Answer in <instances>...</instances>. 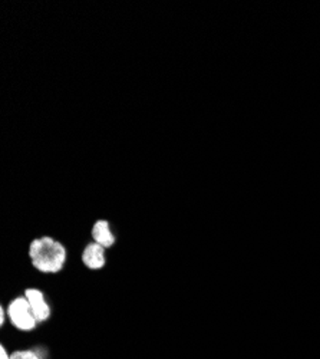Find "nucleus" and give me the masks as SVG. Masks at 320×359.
<instances>
[{
  "label": "nucleus",
  "mask_w": 320,
  "mask_h": 359,
  "mask_svg": "<svg viewBox=\"0 0 320 359\" xmlns=\"http://www.w3.org/2000/svg\"><path fill=\"white\" fill-rule=\"evenodd\" d=\"M29 259L36 271L53 275L61 272L67 264V248L50 236L38 237L29 245Z\"/></svg>",
  "instance_id": "1"
},
{
  "label": "nucleus",
  "mask_w": 320,
  "mask_h": 359,
  "mask_svg": "<svg viewBox=\"0 0 320 359\" xmlns=\"http://www.w3.org/2000/svg\"><path fill=\"white\" fill-rule=\"evenodd\" d=\"M11 323L22 332H31L39 323L26 296H18L9 302L6 309Z\"/></svg>",
  "instance_id": "2"
},
{
  "label": "nucleus",
  "mask_w": 320,
  "mask_h": 359,
  "mask_svg": "<svg viewBox=\"0 0 320 359\" xmlns=\"http://www.w3.org/2000/svg\"><path fill=\"white\" fill-rule=\"evenodd\" d=\"M25 296L34 309L36 320L39 323L46 322L50 318V306L46 301L43 292L36 287H29V289H26Z\"/></svg>",
  "instance_id": "3"
},
{
  "label": "nucleus",
  "mask_w": 320,
  "mask_h": 359,
  "mask_svg": "<svg viewBox=\"0 0 320 359\" xmlns=\"http://www.w3.org/2000/svg\"><path fill=\"white\" fill-rule=\"evenodd\" d=\"M82 262L91 271H99L106 263L105 248L95 242L90 243L82 252Z\"/></svg>",
  "instance_id": "4"
},
{
  "label": "nucleus",
  "mask_w": 320,
  "mask_h": 359,
  "mask_svg": "<svg viewBox=\"0 0 320 359\" xmlns=\"http://www.w3.org/2000/svg\"><path fill=\"white\" fill-rule=\"evenodd\" d=\"M92 238L94 242L104 246L105 249L112 248L115 245V236L109 227L106 220H98L92 227Z\"/></svg>",
  "instance_id": "5"
},
{
  "label": "nucleus",
  "mask_w": 320,
  "mask_h": 359,
  "mask_svg": "<svg viewBox=\"0 0 320 359\" xmlns=\"http://www.w3.org/2000/svg\"><path fill=\"white\" fill-rule=\"evenodd\" d=\"M11 359H42V358L36 351L20 349V351H13L11 353Z\"/></svg>",
  "instance_id": "6"
},
{
  "label": "nucleus",
  "mask_w": 320,
  "mask_h": 359,
  "mask_svg": "<svg viewBox=\"0 0 320 359\" xmlns=\"http://www.w3.org/2000/svg\"><path fill=\"white\" fill-rule=\"evenodd\" d=\"M0 359H11V353H8V351L4 345L0 346Z\"/></svg>",
  "instance_id": "7"
},
{
  "label": "nucleus",
  "mask_w": 320,
  "mask_h": 359,
  "mask_svg": "<svg viewBox=\"0 0 320 359\" xmlns=\"http://www.w3.org/2000/svg\"><path fill=\"white\" fill-rule=\"evenodd\" d=\"M8 316V313L5 312V309H0V325H5V318Z\"/></svg>",
  "instance_id": "8"
}]
</instances>
